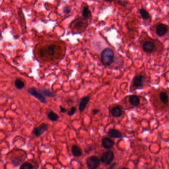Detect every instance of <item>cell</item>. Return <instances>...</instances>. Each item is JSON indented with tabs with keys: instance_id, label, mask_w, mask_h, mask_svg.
Wrapping results in <instances>:
<instances>
[{
	"instance_id": "1",
	"label": "cell",
	"mask_w": 169,
	"mask_h": 169,
	"mask_svg": "<svg viewBox=\"0 0 169 169\" xmlns=\"http://www.w3.org/2000/svg\"><path fill=\"white\" fill-rule=\"evenodd\" d=\"M59 50V47L55 44H50L41 47L38 50L39 57L46 59L54 57Z\"/></svg>"
},
{
	"instance_id": "2",
	"label": "cell",
	"mask_w": 169,
	"mask_h": 169,
	"mask_svg": "<svg viewBox=\"0 0 169 169\" xmlns=\"http://www.w3.org/2000/svg\"><path fill=\"white\" fill-rule=\"evenodd\" d=\"M101 60L103 65L108 66L114 62V53L112 49L106 48L103 50L101 54Z\"/></svg>"
},
{
	"instance_id": "3",
	"label": "cell",
	"mask_w": 169,
	"mask_h": 169,
	"mask_svg": "<svg viewBox=\"0 0 169 169\" xmlns=\"http://www.w3.org/2000/svg\"><path fill=\"white\" fill-rule=\"evenodd\" d=\"M156 40L149 38L145 41L142 43V48L145 52L147 53H151L154 52L156 49Z\"/></svg>"
},
{
	"instance_id": "4",
	"label": "cell",
	"mask_w": 169,
	"mask_h": 169,
	"mask_svg": "<svg viewBox=\"0 0 169 169\" xmlns=\"http://www.w3.org/2000/svg\"><path fill=\"white\" fill-rule=\"evenodd\" d=\"M101 160L97 156L92 155L86 160V164L88 169H97L100 165Z\"/></svg>"
},
{
	"instance_id": "5",
	"label": "cell",
	"mask_w": 169,
	"mask_h": 169,
	"mask_svg": "<svg viewBox=\"0 0 169 169\" xmlns=\"http://www.w3.org/2000/svg\"><path fill=\"white\" fill-rule=\"evenodd\" d=\"M115 155L112 151L107 150L104 152L101 155L100 160L103 164L108 166L111 164L114 161Z\"/></svg>"
},
{
	"instance_id": "6",
	"label": "cell",
	"mask_w": 169,
	"mask_h": 169,
	"mask_svg": "<svg viewBox=\"0 0 169 169\" xmlns=\"http://www.w3.org/2000/svg\"><path fill=\"white\" fill-rule=\"evenodd\" d=\"M28 93H29L31 96H34V98H36L38 99V101H40L41 103L45 104L47 103L46 101L45 97L44 96L39 90L36 89L35 88H30L27 90Z\"/></svg>"
},
{
	"instance_id": "7",
	"label": "cell",
	"mask_w": 169,
	"mask_h": 169,
	"mask_svg": "<svg viewBox=\"0 0 169 169\" xmlns=\"http://www.w3.org/2000/svg\"><path fill=\"white\" fill-rule=\"evenodd\" d=\"M145 81V77L143 75H137L132 80V85L135 89H142L143 87Z\"/></svg>"
},
{
	"instance_id": "8",
	"label": "cell",
	"mask_w": 169,
	"mask_h": 169,
	"mask_svg": "<svg viewBox=\"0 0 169 169\" xmlns=\"http://www.w3.org/2000/svg\"><path fill=\"white\" fill-rule=\"evenodd\" d=\"M48 125L46 123H42L38 127H35L33 129L32 133L36 137H40L47 131Z\"/></svg>"
},
{
	"instance_id": "9",
	"label": "cell",
	"mask_w": 169,
	"mask_h": 169,
	"mask_svg": "<svg viewBox=\"0 0 169 169\" xmlns=\"http://www.w3.org/2000/svg\"><path fill=\"white\" fill-rule=\"evenodd\" d=\"M168 27L164 24H159L156 27V32L158 36L162 37L167 33Z\"/></svg>"
},
{
	"instance_id": "10",
	"label": "cell",
	"mask_w": 169,
	"mask_h": 169,
	"mask_svg": "<svg viewBox=\"0 0 169 169\" xmlns=\"http://www.w3.org/2000/svg\"><path fill=\"white\" fill-rule=\"evenodd\" d=\"M158 100L161 104L167 106L169 103V97L166 91H162L158 94Z\"/></svg>"
},
{
	"instance_id": "11",
	"label": "cell",
	"mask_w": 169,
	"mask_h": 169,
	"mask_svg": "<svg viewBox=\"0 0 169 169\" xmlns=\"http://www.w3.org/2000/svg\"><path fill=\"white\" fill-rule=\"evenodd\" d=\"M115 142L111 138L105 137L102 140V146L106 149H110L114 147Z\"/></svg>"
},
{
	"instance_id": "12",
	"label": "cell",
	"mask_w": 169,
	"mask_h": 169,
	"mask_svg": "<svg viewBox=\"0 0 169 169\" xmlns=\"http://www.w3.org/2000/svg\"><path fill=\"white\" fill-rule=\"evenodd\" d=\"M110 112L111 115L114 117H120L123 114V109L120 106H115L111 109Z\"/></svg>"
},
{
	"instance_id": "13",
	"label": "cell",
	"mask_w": 169,
	"mask_h": 169,
	"mask_svg": "<svg viewBox=\"0 0 169 169\" xmlns=\"http://www.w3.org/2000/svg\"><path fill=\"white\" fill-rule=\"evenodd\" d=\"M90 99V98L88 96H85L81 99L79 104V110L80 112H83V111L84 110L86 106L89 102Z\"/></svg>"
},
{
	"instance_id": "14",
	"label": "cell",
	"mask_w": 169,
	"mask_h": 169,
	"mask_svg": "<svg viewBox=\"0 0 169 169\" xmlns=\"http://www.w3.org/2000/svg\"><path fill=\"white\" fill-rule=\"evenodd\" d=\"M107 134L109 136L113 138H120L122 137V133L115 128L110 129L108 132Z\"/></svg>"
},
{
	"instance_id": "15",
	"label": "cell",
	"mask_w": 169,
	"mask_h": 169,
	"mask_svg": "<svg viewBox=\"0 0 169 169\" xmlns=\"http://www.w3.org/2000/svg\"><path fill=\"white\" fill-rule=\"evenodd\" d=\"M72 154L75 157H79L82 155V151L77 145H73L71 148Z\"/></svg>"
},
{
	"instance_id": "16",
	"label": "cell",
	"mask_w": 169,
	"mask_h": 169,
	"mask_svg": "<svg viewBox=\"0 0 169 169\" xmlns=\"http://www.w3.org/2000/svg\"><path fill=\"white\" fill-rule=\"evenodd\" d=\"M86 26V23L84 20L82 19L76 20L74 24V28L77 30H80Z\"/></svg>"
},
{
	"instance_id": "17",
	"label": "cell",
	"mask_w": 169,
	"mask_h": 169,
	"mask_svg": "<svg viewBox=\"0 0 169 169\" xmlns=\"http://www.w3.org/2000/svg\"><path fill=\"white\" fill-rule=\"evenodd\" d=\"M129 102L132 105L137 106L139 104L140 99L138 96L135 95H132L129 96Z\"/></svg>"
},
{
	"instance_id": "18",
	"label": "cell",
	"mask_w": 169,
	"mask_h": 169,
	"mask_svg": "<svg viewBox=\"0 0 169 169\" xmlns=\"http://www.w3.org/2000/svg\"><path fill=\"white\" fill-rule=\"evenodd\" d=\"M82 15L83 17L86 20L91 18V13L88 6H85L83 7L82 10Z\"/></svg>"
},
{
	"instance_id": "19",
	"label": "cell",
	"mask_w": 169,
	"mask_h": 169,
	"mask_svg": "<svg viewBox=\"0 0 169 169\" xmlns=\"http://www.w3.org/2000/svg\"><path fill=\"white\" fill-rule=\"evenodd\" d=\"M47 116L49 120L51 121H53V122L57 121L60 118L59 115L53 111H51L49 112V113L48 114Z\"/></svg>"
},
{
	"instance_id": "20",
	"label": "cell",
	"mask_w": 169,
	"mask_h": 169,
	"mask_svg": "<svg viewBox=\"0 0 169 169\" xmlns=\"http://www.w3.org/2000/svg\"><path fill=\"white\" fill-rule=\"evenodd\" d=\"M15 88L18 89H21L25 86V83L21 79L18 78L15 81Z\"/></svg>"
},
{
	"instance_id": "21",
	"label": "cell",
	"mask_w": 169,
	"mask_h": 169,
	"mask_svg": "<svg viewBox=\"0 0 169 169\" xmlns=\"http://www.w3.org/2000/svg\"><path fill=\"white\" fill-rule=\"evenodd\" d=\"M39 91H40V93L45 96L54 97L55 96L54 93L50 91L49 89H46V88H43L42 89H40Z\"/></svg>"
},
{
	"instance_id": "22",
	"label": "cell",
	"mask_w": 169,
	"mask_h": 169,
	"mask_svg": "<svg viewBox=\"0 0 169 169\" xmlns=\"http://www.w3.org/2000/svg\"><path fill=\"white\" fill-rule=\"evenodd\" d=\"M140 15L142 16V18L144 20H148L150 18V15L149 13L146 10H145L144 8H141L139 11Z\"/></svg>"
},
{
	"instance_id": "23",
	"label": "cell",
	"mask_w": 169,
	"mask_h": 169,
	"mask_svg": "<svg viewBox=\"0 0 169 169\" xmlns=\"http://www.w3.org/2000/svg\"><path fill=\"white\" fill-rule=\"evenodd\" d=\"M11 164L15 167H18L21 165V160L18 157H13L11 159Z\"/></svg>"
},
{
	"instance_id": "24",
	"label": "cell",
	"mask_w": 169,
	"mask_h": 169,
	"mask_svg": "<svg viewBox=\"0 0 169 169\" xmlns=\"http://www.w3.org/2000/svg\"><path fill=\"white\" fill-rule=\"evenodd\" d=\"M20 169H34V168L30 163L25 162L20 165Z\"/></svg>"
},
{
	"instance_id": "25",
	"label": "cell",
	"mask_w": 169,
	"mask_h": 169,
	"mask_svg": "<svg viewBox=\"0 0 169 169\" xmlns=\"http://www.w3.org/2000/svg\"><path fill=\"white\" fill-rule=\"evenodd\" d=\"M77 110V108L75 107H74V106H73L70 109V110L68 111V115L70 116H73L74 115L75 113V112Z\"/></svg>"
},
{
	"instance_id": "26",
	"label": "cell",
	"mask_w": 169,
	"mask_h": 169,
	"mask_svg": "<svg viewBox=\"0 0 169 169\" xmlns=\"http://www.w3.org/2000/svg\"><path fill=\"white\" fill-rule=\"evenodd\" d=\"M118 5L120 6L121 7H127L128 5V3L125 1H122V0H119L117 1Z\"/></svg>"
},
{
	"instance_id": "27",
	"label": "cell",
	"mask_w": 169,
	"mask_h": 169,
	"mask_svg": "<svg viewBox=\"0 0 169 169\" xmlns=\"http://www.w3.org/2000/svg\"><path fill=\"white\" fill-rule=\"evenodd\" d=\"M70 11H71V9L70 8H68V7H65V8H63V13H65V14H68V13H70Z\"/></svg>"
},
{
	"instance_id": "28",
	"label": "cell",
	"mask_w": 169,
	"mask_h": 169,
	"mask_svg": "<svg viewBox=\"0 0 169 169\" xmlns=\"http://www.w3.org/2000/svg\"><path fill=\"white\" fill-rule=\"evenodd\" d=\"M118 164H119L117 163H114L112 164L111 165V166H110L107 169H114L118 165Z\"/></svg>"
},
{
	"instance_id": "29",
	"label": "cell",
	"mask_w": 169,
	"mask_h": 169,
	"mask_svg": "<svg viewBox=\"0 0 169 169\" xmlns=\"http://www.w3.org/2000/svg\"><path fill=\"white\" fill-rule=\"evenodd\" d=\"M60 112L61 113H65L67 111V110L65 109V108H63L62 106H60Z\"/></svg>"
},
{
	"instance_id": "30",
	"label": "cell",
	"mask_w": 169,
	"mask_h": 169,
	"mask_svg": "<svg viewBox=\"0 0 169 169\" xmlns=\"http://www.w3.org/2000/svg\"><path fill=\"white\" fill-rule=\"evenodd\" d=\"M99 112V110L97 109H93L92 110V113L94 115H96V114H98Z\"/></svg>"
},
{
	"instance_id": "31",
	"label": "cell",
	"mask_w": 169,
	"mask_h": 169,
	"mask_svg": "<svg viewBox=\"0 0 169 169\" xmlns=\"http://www.w3.org/2000/svg\"><path fill=\"white\" fill-rule=\"evenodd\" d=\"M104 1H105L107 2H112L113 0H104Z\"/></svg>"
},
{
	"instance_id": "32",
	"label": "cell",
	"mask_w": 169,
	"mask_h": 169,
	"mask_svg": "<svg viewBox=\"0 0 169 169\" xmlns=\"http://www.w3.org/2000/svg\"><path fill=\"white\" fill-rule=\"evenodd\" d=\"M128 169V168H127L126 167H123L122 168V169Z\"/></svg>"
}]
</instances>
